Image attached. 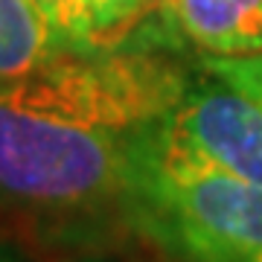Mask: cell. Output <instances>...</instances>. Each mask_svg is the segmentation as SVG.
<instances>
[{"instance_id": "obj_1", "label": "cell", "mask_w": 262, "mask_h": 262, "mask_svg": "<svg viewBox=\"0 0 262 262\" xmlns=\"http://www.w3.org/2000/svg\"><path fill=\"white\" fill-rule=\"evenodd\" d=\"M198 58L160 12L117 44L64 53L0 88V215L76 253L125 242L131 146Z\"/></svg>"}, {"instance_id": "obj_2", "label": "cell", "mask_w": 262, "mask_h": 262, "mask_svg": "<svg viewBox=\"0 0 262 262\" xmlns=\"http://www.w3.org/2000/svg\"><path fill=\"white\" fill-rule=\"evenodd\" d=\"M128 222L175 262H262V187L192 158L160 120L131 146Z\"/></svg>"}, {"instance_id": "obj_3", "label": "cell", "mask_w": 262, "mask_h": 262, "mask_svg": "<svg viewBox=\"0 0 262 262\" xmlns=\"http://www.w3.org/2000/svg\"><path fill=\"white\" fill-rule=\"evenodd\" d=\"M160 128L207 166L262 187V56L198 53Z\"/></svg>"}, {"instance_id": "obj_4", "label": "cell", "mask_w": 262, "mask_h": 262, "mask_svg": "<svg viewBox=\"0 0 262 262\" xmlns=\"http://www.w3.org/2000/svg\"><path fill=\"white\" fill-rule=\"evenodd\" d=\"M160 9L204 56H262V0H163Z\"/></svg>"}, {"instance_id": "obj_5", "label": "cell", "mask_w": 262, "mask_h": 262, "mask_svg": "<svg viewBox=\"0 0 262 262\" xmlns=\"http://www.w3.org/2000/svg\"><path fill=\"white\" fill-rule=\"evenodd\" d=\"M64 56L35 0H0V88Z\"/></svg>"}, {"instance_id": "obj_6", "label": "cell", "mask_w": 262, "mask_h": 262, "mask_svg": "<svg viewBox=\"0 0 262 262\" xmlns=\"http://www.w3.org/2000/svg\"><path fill=\"white\" fill-rule=\"evenodd\" d=\"M47 24L56 32L61 53H94L96 38L88 12V0H35Z\"/></svg>"}, {"instance_id": "obj_7", "label": "cell", "mask_w": 262, "mask_h": 262, "mask_svg": "<svg viewBox=\"0 0 262 262\" xmlns=\"http://www.w3.org/2000/svg\"><path fill=\"white\" fill-rule=\"evenodd\" d=\"M163 0H88L96 47H108L125 38L140 20H146Z\"/></svg>"}, {"instance_id": "obj_8", "label": "cell", "mask_w": 262, "mask_h": 262, "mask_svg": "<svg viewBox=\"0 0 262 262\" xmlns=\"http://www.w3.org/2000/svg\"><path fill=\"white\" fill-rule=\"evenodd\" d=\"M70 262H175V259H169V256H163V259H125V256H117L111 251H91V253H82V256H76Z\"/></svg>"}, {"instance_id": "obj_9", "label": "cell", "mask_w": 262, "mask_h": 262, "mask_svg": "<svg viewBox=\"0 0 262 262\" xmlns=\"http://www.w3.org/2000/svg\"><path fill=\"white\" fill-rule=\"evenodd\" d=\"M0 262H29V256L20 251L18 245L12 242H0Z\"/></svg>"}]
</instances>
